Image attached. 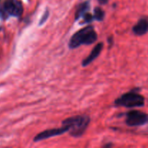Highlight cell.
Listing matches in <instances>:
<instances>
[{"instance_id":"obj_15","label":"cell","mask_w":148,"mask_h":148,"mask_svg":"<svg viewBox=\"0 0 148 148\" xmlns=\"http://www.w3.org/2000/svg\"><path fill=\"white\" fill-rule=\"evenodd\" d=\"M110 146H111V145L108 144V145H104V147H110Z\"/></svg>"},{"instance_id":"obj_2","label":"cell","mask_w":148,"mask_h":148,"mask_svg":"<svg viewBox=\"0 0 148 148\" xmlns=\"http://www.w3.org/2000/svg\"><path fill=\"white\" fill-rule=\"evenodd\" d=\"M90 122V118L87 115H77L69 117L62 121V125L69 128V132L74 137H81L85 133Z\"/></svg>"},{"instance_id":"obj_9","label":"cell","mask_w":148,"mask_h":148,"mask_svg":"<svg viewBox=\"0 0 148 148\" xmlns=\"http://www.w3.org/2000/svg\"><path fill=\"white\" fill-rule=\"evenodd\" d=\"M90 8V4L89 1H84V2L79 4L77 8L76 12H75V20H79L80 17H83L84 14L88 12Z\"/></svg>"},{"instance_id":"obj_7","label":"cell","mask_w":148,"mask_h":148,"mask_svg":"<svg viewBox=\"0 0 148 148\" xmlns=\"http://www.w3.org/2000/svg\"><path fill=\"white\" fill-rule=\"evenodd\" d=\"M132 31L137 36H143L148 32V18L143 17L132 27Z\"/></svg>"},{"instance_id":"obj_12","label":"cell","mask_w":148,"mask_h":148,"mask_svg":"<svg viewBox=\"0 0 148 148\" xmlns=\"http://www.w3.org/2000/svg\"><path fill=\"white\" fill-rule=\"evenodd\" d=\"M49 11L47 10L45 11V12L43 13V16H42V17L40 18V22H39V24H38L39 25H43L46 20H47V19L49 18Z\"/></svg>"},{"instance_id":"obj_3","label":"cell","mask_w":148,"mask_h":148,"mask_svg":"<svg viewBox=\"0 0 148 148\" xmlns=\"http://www.w3.org/2000/svg\"><path fill=\"white\" fill-rule=\"evenodd\" d=\"M114 104L126 108L142 107L145 105V98L137 90H131L117 98L114 101Z\"/></svg>"},{"instance_id":"obj_16","label":"cell","mask_w":148,"mask_h":148,"mask_svg":"<svg viewBox=\"0 0 148 148\" xmlns=\"http://www.w3.org/2000/svg\"><path fill=\"white\" fill-rule=\"evenodd\" d=\"M0 29H1V28H0Z\"/></svg>"},{"instance_id":"obj_14","label":"cell","mask_w":148,"mask_h":148,"mask_svg":"<svg viewBox=\"0 0 148 148\" xmlns=\"http://www.w3.org/2000/svg\"><path fill=\"white\" fill-rule=\"evenodd\" d=\"M108 43H109V44H111V45H112V43H113V38H108Z\"/></svg>"},{"instance_id":"obj_13","label":"cell","mask_w":148,"mask_h":148,"mask_svg":"<svg viewBox=\"0 0 148 148\" xmlns=\"http://www.w3.org/2000/svg\"><path fill=\"white\" fill-rule=\"evenodd\" d=\"M98 2L100 3V4H107V3H108V0H98Z\"/></svg>"},{"instance_id":"obj_11","label":"cell","mask_w":148,"mask_h":148,"mask_svg":"<svg viewBox=\"0 0 148 148\" xmlns=\"http://www.w3.org/2000/svg\"><path fill=\"white\" fill-rule=\"evenodd\" d=\"M82 19H83V22L82 23V24H84V23H92V22L95 20L94 16L89 12H87L86 14H84L83 17H82Z\"/></svg>"},{"instance_id":"obj_8","label":"cell","mask_w":148,"mask_h":148,"mask_svg":"<svg viewBox=\"0 0 148 148\" xmlns=\"http://www.w3.org/2000/svg\"><path fill=\"white\" fill-rule=\"evenodd\" d=\"M103 47V43H98V44L93 48V49H92V51L90 53V54L88 55V57H86L83 61H82V66H88V65H89L90 63H92V62L99 56L101 51H102Z\"/></svg>"},{"instance_id":"obj_10","label":"cell","mask_w":148,"mask_h":148,"mask_svg":"<svg viewBox=\"0 0 148 148\" xmlns=\"http://www.w3.org/2000/svg\"><path fill=\"white\" fill-rule=\"evenodd\" d=\"M94 18L98 21H103L105 17V12L101 7H95L94 10Z\"/></svg>"},{"instance_id":"obj_5","label":"cell","mask_w":148,"mask_h":148,"mask_svg":"<svg viewBox=\"0 0 148 148\" xmlns=\"http://www.w3.org/2000/svg\"><path fill=\"white\" fill-rule=\"evenodd\" d=\"M3 10L9 15L20 17L23 12V4L19 0H6L3 5Z\"/></svg>"},{"instance_id":"obj_1","label":"cell","mask_w":148,"mask_h":148,"mask_svg":"<svg viewBox=\"0 0 148 148\" xmlns=\"http://www.w3.org/2000/svg\"><path fill=\"white\" fill-rule=\"evenodd\" d=\"M98 35L93 26L88 25L75 33L71 38L69 46L71 49H76L82 45H90L95 43Z\"/></svg>"},{"instance_id":"obj_6","label":"cell","mask_w":148,"mask_h":148,"mask_svg":"<svg viewBox=\"0 0 148 148\" xmlns=\"http://www.w3.org/2000/svg\"><path fill=\"white\" fill-rule=\"evenodd\" d=\"M67 132H69V128L66 127V126L62 125V127H59V128L51 129V130H45V131L42 132H40L35 137V138L33 139V141L36 143V142L47 140V139L55 137V136H59L61 135V134H63L64 133Z\"/></svg>"},{"instance_id":"obj_4","label":"cell","mask_w":148,"mask_h":148,"mask_svg":"<svg viewBox=\"0 0 148 148\" xmlns=\"http://www.w3.org/2000/svg\"><path fill=\"white\" fill-rule=\"evenodd\" d=\"M148 122V115L138 110H132L126 114V124L130 127H138Z\"/></svg>"}]
</instances>
